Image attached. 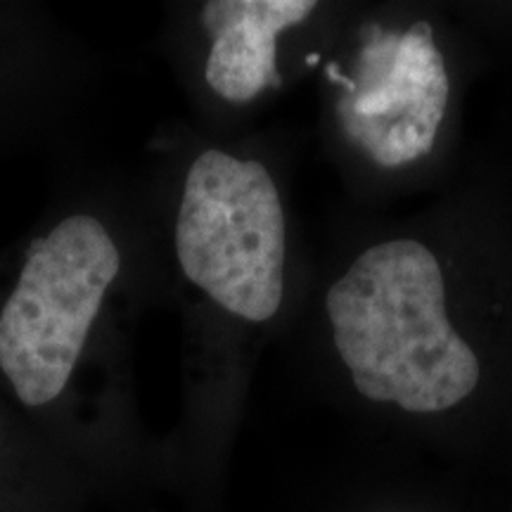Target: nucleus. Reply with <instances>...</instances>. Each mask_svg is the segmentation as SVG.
Wrapping results in <instances>:
<instances>
[{"label": "nucleus", "instance_id": "obj_4", "mask_svg": "<svg viewBox=\"0 0 512 512\" xmlns=\"http://www.w3.org/2000/svg\"><path fill=\"white\" fill-rule=\"evenodd\" d=\"M309 64H316L318 62V55H309V60H306Z\"/></svg>", "mask_w": 512, "mask_h": 512}, {"label": "nucleus", "instance_id": "obj_2", "mask_svg": "<svg viewBox=\"0 0 512 512\" xmlns=\"http://www.w3.org/2000/svg\"><path fill=\"white\" fill-rule=\"evenodd\" d=\"M174 252L183 278L223 311L271 320L285 297V211L266 166L221 150L192 159Z\"/></svg>", "mask_w": 512, "mask_h": 512}, {"label": "nucleus", "instance_id": "obj_1", "mask_svg": "<svg viewBox=\"0 0 512 512\" xmlns=\"http://www.w3.org/2000/svg\"><path fill=\"white\" fill-rule=\"evenodd\" d=\"M124 264L117 228L98 211H69L29 242L0 299V377L22 406L62 399Z\"/></svg>", "mask_w": 512, "mask_h": 512}, {"label": "nucleus", "instance_id": "obj_3", "mask_svg": "<svg viewBox=\"0 0 512 512\" xmlns=\"http://www.w3.org/2000/svg\"><path fill=\"white\" fill-rule=\"evenodd\" d=\"M311 0H214L202 8L211 38L204 64L207 86L219 98L242 105L266 88H280L278 34L309 19Z\"/></svg>", "mask_w": 512, "mask_h": 512}]
</instances>
